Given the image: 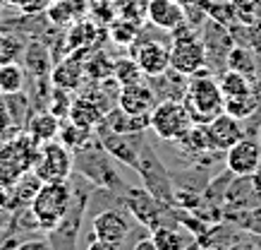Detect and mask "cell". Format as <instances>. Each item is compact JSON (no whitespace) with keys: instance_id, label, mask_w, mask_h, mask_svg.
<instances>
[{"instance_id":"cell-43","label":"cell","mask_w":261,"mask_h":250,"mask_svg":"<svg viewBox=\"0 0 261 250\" xmlns=\"http://www.w3.org/2000/svg\"><path fill=\"white\" fill-rule=\"evenodd\" d=\"M5 219H8V212H5V210H0V224H3Z\"/></svg>"},{"instance_id":"cell-38","label":"cell","mask_w":261,"mask_h":250,"mask_svg":"<svg viewBox=\"0 0 261 250\" xmlns=\"http://www.w3.org/2000/svg\"><path fill=\"white\" fill-rule=\"evenodd\" d=\"M87 250H122V245H115V243L101 241V238H94V241L87 245Z\"/></svg>"},{"instance_id":"cell-42","label":"cell","mask_w":261,"mask_h":250,"mask_svg":"<svg viewBox=\"0 0 261 250\" xmlns=\"http://www.w3.org/2000/svg\"><path fill=\"white\" fill-rule=\"evenodd\" d=\"M5 3H8V5H15V8H19V5H22V0H5Z\"/></svg>"},{"instance_id":"cell-30","label":"cell","mask_w":261,"mask_h":250,"mask_svg":"<svg viewBox=\"0 0 261 250\" xmlns=\"http://www.w3.org/2000/svg\"><path fill=\"white\" fill-rule=\"evenodd\" d=\"M185 145L190 147V149H194V152H216L214 149V142H211V132H208V125L206 123H194L192 125V130L187 132V138L182 140Z\"/></svg>"},{"instance_id":"cell-13","label":"cell","mask_w":261,"mask_h":250,"mask_svg":"<svg viewBox=\"0 0 261 250\" xmlns=\"http://www.w3.org/2000/svg\"><path fill=\"white\" fill-rule=\"evenodd\" d=\"M156 104H159L156 92L149 84H144V82L120 87L118 92V106L127 113H135V116H151Z\"/></svg>"},{"instance_id":"cell-41","label":"cell","mask_w":261,"mask_h":250,"mask_svg":"<svg viewBox=\"0 0 261 250\" xmlns=\"http://www.w3.org/2000/svg\"><path fill=\"white\" fill-rule=\"evenodd\" d=\"M232 250H254V248H252V245H247V243H242V245H235Z\"/></svg>"},{"instance_id":"cell-37","label":"cell","mask_w":261,"mask_h":250,"mask_svg":"<svg viewBox=\"0 0 261 250\" xmlns=\"http://www.w3.org/2000/svg\"><path fill=\"white\" fill-rule=\"evenodd\" d=\"M15 250H53V245H50V241H46V238H32V241L19 243Z\"/></svg>"},{"instance_id":"cell-11","label":"cell","mask_w":261,"mask_h":250,"mask_svg":"<svg viewBox=\"0 0 261 250\" xmlns=\"http://www.w3.org/2000/svg\"><path fill=\"white\" fill-rule=\"evenodd\" d=\"M132 231V224L127 214L118 210H103L98 212L91 221V234L94 238H101V241H108V243H115V245H125L127 236Z\"/></svg>"},{"instance_id":"cell-21","label":"cell","mask_w":261,"mask_h":250,"mask_svg":"<svg viewBox=\"0 0 261 250\" xmlns=\"http://www.w3.org/2000/svg\"><path fill=\"white\" fill-rule=\"evenodd\" d=\"M98 34V29H96L94 22H89V19H80V22H74V25L70 27V32H67V53L70 56H74L77 51L87 49L89 43L94 41V36Z\"/></svg>"},{"instance_id":"cell-17","label":"cell","mask_w":261,"mask_h":250,"mask_svg":"<svg viewBox=\"0 0 261 250\" xmlns=\"http://www.w3.org/2000/svg\"><path fill=\"white\" fill-rule=\"evenodd\" d=\"M67 118H70L72 123L82 125V128L96 130L103 123V118H106V111H103L101 104H98L94 97H77V99H72Z\"/></svg>"},{"instance_id":"cell-1","label":"cell","mask_w":261,"mask_h":250,"mask_svg":"<svg viewBox=\"0 0 261 250\" xmlns=\"http://www.w3.org/2000/svg\"><path fill=\"white\" fill-rule=\"evenodd\" d=\"M39 149L41 142L34 140L27 130L0 142V190L12 188L22 178V173L34 169L39 159Z\"/></svg>"},{"instance_id":"cell-28","label":"cell","mask_w":261,"mask_h":250,"mask_svg":"<svg viewBox=\"0 0 261 250\" xmlns=\"http://www.w3.org/2000/svg\"><path fill=\"white\" fill-rule=\"evenodd\" d=\"M261 99L256 92H249L245 97H235V99H225V113L235 116V118H252L254 111L259 108Z\"/></svg>"},{"instance_id":"cell-27","label":"cell","mask_w":261,"mask_h":250,"mask_svg":"<svg viewBox=\"0 0 261 250\" xmlns=\"http://www.w3.org/2000/svg\"><path fill=\"white\" fill-rule=\"evenodd\" d=\"M24 56H27V67L32 75H46L50 70V56H48V49L39 41H32L27 49H24Z\"/></svg>"},{"instance_id":"cell-9","label":"cell","mask_w":261,"mask_h":250,"mask_svg":"<svg viewBox=\"0 0 261 250\" xmlns=\"http://www.w3.org/2000/svg\"><path fill=\"white\" fill-rule=\"evenodd\" d=\"M204 63L206 49L197 36L187 34L175 39V43L170 46V70H175L180 77H194L197 73H201Z\"/></svg>"},{"instance_id":"cell-7","label":"cell","mask_w":261,"mask_h":250,"mask_svg":"<svg viewBox=\"0 0 261 250\" xmlns=\"http://www.w3.org/2000/svg\"><path fill=\"white\" fill-rule=\"evenodd\" d=\"M137 173L142 176L144 188L151 195H156L163 204H173L175 197H173L170 176L166 173L163 164L159 162V156L153 154V149L146 142H142V147H139V169H137Z\"/></svg>"},{"instance_id":"cell-35","label":"cell","mask_w":261,"mask_h":250,"mask_svg":"<svg viewBox=\"0 0 261 250\" xmlns=\"http://www.w3.org/2000/svg\"><path fill=\"white\" fill-rule=\"evenodd\" d=\"M56 89V97H53V104L48 106V111L56 113L58 118H63V116H67L70 113V106H72V99H70V92H65V89Z\"/></svg>"},{"instance_id":"cell-44","label":"cell","mask_w":261,"mask_h":250,"mask_svg":"<svg viewBox=\"0 0 261 250\" xmlns=\"http://www.w3.org/2000/svg\"><path fill=\"white\" fill-rule=\"evenodd\" d=\"M256 140H259V145H261V125H259V130H256Z\"/></svg>"},{"instance_id":"cell-26","label":"cell","mask_w":261,"mask_h":250,"mask_svg":"<svg viewBox=\"0 0 261 250\" xmlns=\"http://www.w3.org/2000/svg\"><path fill=\"white\" fill-rule=\"evenodd\" d=\"M41 186H43V180H41V178L36 176V171L32 169V171H27V173H22V178L12 186V190H15L17 200L22 202L24 207H29V204L34 202V197L39 195Z\"/></svg>"},{"instance_id":"cell-16","label":"cell","mask_w":261,"mask_h":250,"mask_svg":"<svg viewBox=\"0 0 261 250\" xmlns=\"http://www.w3.org/2000/svg\"><path fill=\"white\" fill-rule=\"evenodd\" d=\"M103 125L113 132H120V135H142L151 125V116H135V113H127L118 106V108L106 113Z\"/></svg>"},{"instance_id":"cell-15","label":"cell","mask_w":261,"mask_h":250,"mask_svg":"<svg viewBox=\"0 0 261 250\" xmlns=\"http://www.w3.org/2000/svg\"><path fill=\"white\" fill-rule=\"evenodd\" d=\"M146 15H149L151 25L166 29V32H175L185 25V10H182L180 0H149Z\"/></svg>"},{"instance_id":"cell-3","label":"cell","mask_w":261,"mask_h":250,"mask_svg":"<svg viewBox=\"0 0 261 250\" xmlns=\"http://www.w3.org/2000/svg\"><path fill=\"white\" fill-rule=\"evenodd\" d=\"M74 171L89 178L91 183L106 190H120L122 193V178L118 176V171L113 166V156L103 149L101 140L91 138L87 145L74 152Z\"/></svg>"},{"instance_id":"cell-6","label":"cell","mask_w":261,"mask_h":250,"mask_svg":"<svg viewBox=\"0 0 261 250\" xmlns=\"http://www.w3.org/2000/svg\"><path fill=\"white\" fill-rule=\"evenodd\" d=\"M34 171L43 183L70 180L72 171H74V152L67 149L60 140L43 142L39 149V159L34 164Z\"/></svg>"},{"instance_id":"cell-29","label":"cell","mask_w":261,"mask_h":250,"mask_svg":"<svg viewBox=\"0 0 261 250\" xmlns=\"http://www.w3.org/2000/svg\"><path fill=\"white\" fill-rule=\"evenodd\" d=\"M151 238H153V243H156L159 250H185L187 248V241L182 238L180 231L168 224L153 229V231H151Z\"/></svg>"},{"instance_id":"cell-22","label":"cell","mask_w":261,"mask_h":250,"mask_svg":"<svg viewBox=\"0 0 261 250\" xmlns=\"http://www.w3.org/2000/svg\"><path fill=\"white\" fill-rule=\"evenodd\" d=\"M218 84H221V92H223V97H225V99L245 97V94L254 92L249 77H247V75H242V73H235V70H225V73L221 75Z\"/></svg>"},{"instance_id":"cell-39","label":"cell","mask_w":261,"mask_h":250,"mask_svg":"<svg viewBox=\"0 0 261 250\" xmlns=\"http://www.w3.org/2000/svg\"><path fill=\"white\" fill-rule=\"evenodd\" d=\"M10 130V116H8V108L0 104V140H3V135Z\"/></svg>"},{"instance_id":"cell-32","label":"cell","mask_w":261,"mask_h":250,"mask_svg":"<svg viewBox=\"0 0 261 250\" xmlns=\"http://www.w3.org/2000/svg\"><path fill=\"white\" fill-rule=\"evenodd\" d=\"M22 53L24 43L15 34H0V65L17 63V58H22Z\"/></svg>"},{"instance_id":"cell-25","label":"cell","mask_w":261,"mask_h":250,"mask_svg":"<svg viewBox=\"0 0 261 250\" xmlns=\"http://www.w3.org/2000/svg\"><path fill=\"white\" fill-rule=\"evenodd\" d=\"M91 138H94V130L82 128V125H77V123H72V121L65 123L63 128H60V135H58V140H60L67 149H72V152L82 149Z\"/></svg>"},{"instance_id":"cell-36","label":"cell","mask_w":261,"mask_h":250,"mask_svg":"<svg viewBox=\"0 0 261 250\" xmlns=\"http://www.w3.org/2000/svg\"><path fill=\"white\" fill-rule=\"evenodd\" d=\"M50 3H53V0H22L19 10H22L24 15H41V12L48 10Z\"/></svg>"},{"instance_id":"cell-20","label":"cell","mask_w":261,"mask_h":250,"mask_svg":"<svg viewBox=\"0 0 261 250\" xmlns=\"http://www.w3.org/2000/svg\"><path fill=\"white\" fill-rule=\"evenodd\" d=\"M60 128H63L60 118L50 111L36 113V116H32V118L27 121V132H29L34 140H39L41 145H43V142H50V140H58Z\"/></svg>"},{"instance_id":"cell-19","label":"cell","mask_w":261,"mask_h":250,"mask_svg":"<svg viewBox=\"0 0 261 250\" xmlns=\"http://www.w3.org/2000/svg\"><path fill=\"white\" fill-rule=\"evenodd\" d=\"M82 77H84V65H82V60L77 56H70L67 60L56 65V70L50 73L53 87L65 89V92H74L82 84Z\"/></svg>"},{"instance_id":"cell-31","label":"cell","mask_w":261,"mask_h":250,"mask_svg":"<svg viewBox=\"0 0 261 250\" xmlns=\"http://www.w3.org/2000/svg\"><path fill=\"white\" fill-rule=\"evenodd\" d=\"M225 63H228V70L242 73V75H247V77H254V75H256V60H254L252 53H249L247 49L235 46V49L228 53Z\"/></svg>"},{"instance_id":"cell-14","label":"cell","mask_w":261,"mask_h":250,"mask_svg":"<svg viewBox=\"0 0 261 250\" xmlns=\"http://www.w3.org/2000/svg\"><path fill=\"white\" fill-rule=\"evenodd\" d=\"M208 132H211V142H214L216 152H228L230 147H235L245 138V128H242L240 118H235V116H230L225 111L208 123Z\"/></svg>"},{"instance_id":"cell-45","label":"cell","mask_w":261,"mask_h":250,"mask_svg":"<svg viewBox=\"0 0 261 250\" xmlns=\"http://www.w3.org/2000/svg\"><path fill=\"white\" fill-rule=\"evenodd\" d=\"M256 188H259V193H261V176H256Z\"/></svg>"},{"instance_id":"cell-18","label":"cell","mask_w":261,"mask_h":250,"mask_svg":"<svg viewBox=\"0 0 261 250\" xmlns=\"http://www.w3.org/2000/svg\"><path fill=\"white\" fill-rule=\"evenodd\" d=\"M84 12H87V0H53L46 10L50 25L56 27H72L74 22L84 19Z\"/></svg>"},{"instance_id":"cell-2","label":"cell","mask_w":261,"mask_h":250,"mask_svg":"<svg viewBox=\"0 0 261 250\" xmlns=\"http://www.w3.org/2000/svg\"><path fill=\"white\" fill-rule=\"evenodd\" d=\"M72 204V188L70 180H56V183H43L39 195L34 197L29 204L39 231L43 234H53L58 226L63 224V219L67 217Z\"/></svg>"},{"instance_id":"cell-40","label":"cell","mask_w":261,"mask_h":250,"mask_svg":"<svg viewBox=\"0 0 261 250\" xmlns=\"http://www.w3.org/2000/svg\"><path fill=\"white\" fill-rule=\"evenodd\" d=\"M132 250H159V248H156L153 238L149 236V238H142V241H137V243H135V248H132Z\"/></svg>"},{"instance_id":"cell-5","label":"cell","mask_w":261,"mask_h":250,"mask_svg":"<svg viewBox=\"0 0 261 250\" xmlns=\"http://www.w3.org/2000/svg\"><path fill=\"white\" fill-rule=\"evenodd\" d=\"M192 125H194V118H192L187 104L180 99L159 101L156 108L151 111L149 130H153L156 138L166 140V142H182L192 130Z\"/></svg>"},{"instance_id":"cell-33","label":"cell","mask_w":261,"mask_h":250,"mask_svg":"<svg viewBox=\"0 0 261 250\" xmlns=\"http://www.w3.org/2000/svg\"><path fill=\"white\" fill-rule=\"evenodd\" d=\"M111 36L115 43H132L137 36V22H129V19H122L111 29Z\"/></svg>"},{"instance_id":"cell-24","label":"cell","mask_w":261,"mask_h":250,"mask_svg":"<svg viewBox=\"0 0 261 250\" xmlns=\"http://www.w3.org/2000/svg\"><path fill=\"white\" fill-rule=\"evenodd\" d=\"M24 89V70L17 63L0 65V94L10 97V94H22Z\"/></svg>"},{"instance_id":"cell-12","label":"cell","mask_w":261,"mask_h":250,"mask_svg":"<svg viewBox=\"0 0 261 250\" xmlns=\"http://www.w3.org/2000/svg\"><path fill=\"white\" fill-rule=\"evenodd\" d=\"M137 63L142 65L146 77H163L170 70V49L163 46L161 41L146 39L142 41L135 51Z\"/></svg>"},{"instance_id":"cell-46","label":"cell","mask_w":261,"mask_h":250,"mask_svg":"<svg viewBox=\"0 0 261 250\" xmlns=\"http://www.w3.org/2000/svg\"><path fill=\"white\" fill-rule=\"evenodd\" d=\"M94 3H115V0H94Z\"/></svg>"},{"instance_id":"cell-8","label":"cell","mask_w":261,"mask_h":250,"mask_svg":"<svg viewBox=\"0 0 261 250\" xmlns=\"http://www.w3.org/2000/svg\"><path fill=\"white\" fill-rule=\"evenodd\" d=\"M122 204H125L129 214L139 221L142 226H146L149 231L163 226V219H166V204L151 195L146 188H122Z\"/></svg>"},{"instance_id":"cell-34","label":"cell","mask_w":261,"mask_h":250,"mask_svg":"<svg viewBox=\"0 0 261 250\" xmlns=\"http://www.w3.org/2000/svg\"><path fill=\"white\" fill-rule=\"evenodd\" d=\"M240 229H245L254 236H261V204L259 207H252V210L245 212V217L238 221Z\"/></svg>"},{"instance_id":"cell-10","label":"cell","mask_w":261,"mask_h":250,"mask_svg":"<svg viewBox=\"0 0 261 250\" xmlns=\"http://www.w3.org/2000/svg\"><path fill=\"white\" fill-rule=\"evenodd\" d=\"M225 166L235 178H254L261 169L259 140L242 138L235 147H230L225 152Z\"/></svg>"},{"instance_id":"cell-4","label":"cell","mask_w":261,"mask_h":250,"mask_svg":"<svg viewBox=\"0 0 261 250\" xmlns=\"http://www.w3.org/2000/svg\"><path fill=\"white\" fill-rule=\"evenodd\" d=\"M182 101L187 104L194 123H206L208 125L216 116H221L225 111V97L221 92V84H218L216 77L206 73H197L192 77Z\"/></svg>"},{"instance_id":"cell-23","label":"cell","mask_w":261,"mask_h":250,"mask_svg":"<svg viewBox=\"0 0 261 250\" xmlns=\"http://www.w3.org/2000/svg\"><path fill=\"white\" fill-rule=\"evenodd\" d=\"M144 70L142 65L137 63V58H120L113 65V80L118 82L120 87H127V84H137V82H144Z\"/></svg>"}]
</instances>
